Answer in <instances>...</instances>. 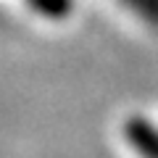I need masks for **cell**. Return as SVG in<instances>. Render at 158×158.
<instances>
[{
    "label": "cell",
    "mask_w": 158,
    "mask_h": 158,
    "mask_svg": "<svg viewBox=\"0 0 158 158\" xmlns=\"http://www.w3.org/2000/svg\"><path fill=\"white\" fill-rule=\"evenodd\" d=\"M121 135H124V142L140 158H158V124H153L150 118L140 113L129 116L121 124Z\"/></svg>",
    "instance_id": "6da1fadb"
},
{
    "label": "cell",
    "mask_w": 158,
    "mask_h": 158,
    "mask_svg": "<svg viewBox=\"0 0 158 158\" xmlns=\"http://www.w3.org/2000/svg\"><path fill=\"white\" fill-rule=\"evenodd\" d=\"M132 16H137L142 24L158 29V0H118Z\"/></svg>",
    "instance_id": "7a4b0ae2"
},
{
    "label": "cell",
    "mask_w": 158,
    "mask_h": 158,
    "mask_svg": "<svg viewBox=\"0 0 158 158\" xmlns=\"http://www.w3.org/2000/svg\"><path fill=\"white\" fill-rule=\"evenodd\" d=\"M27 3H29V8H32L37 16L53 19V21L66 19L69 13H71V0H27Z\"/></svg>",
    "instance_id": "3957f363"
}]
</instances>
